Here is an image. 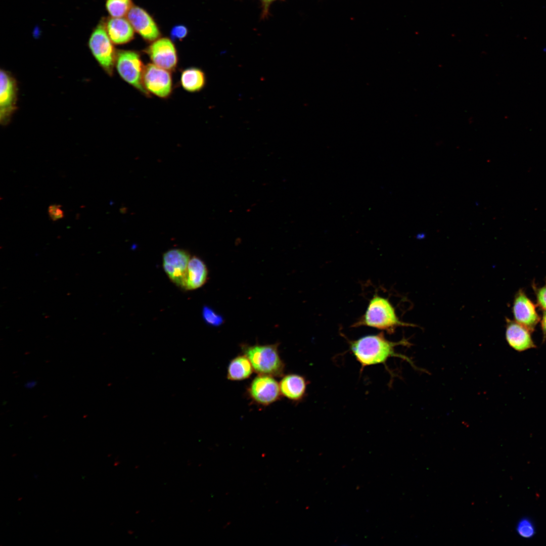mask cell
<instances>
[{"mask_svg":"<svg viewBox=\"0 0 546 546\" xmlns=\"http://www.w3.org/2000/svg\"><path fill=\"white\" fill-rule=\"evenodd\" d=\"M0 80V122L7 125L17 109L18 86L12 74L3 69Z\"/></svg>","mask_w":546,"mask_h":546,"instance_id":"7","label":"cell"},{"mask_svg":"<svg viewBox=\"0 0 546 546\" xmlns=\"http://www.w3.org/2000/svg\"><path fill=\"white\" fill-rule=\"evenodd\" d=\"M206 78L204 71L197 67L185 69L180 74V82L182 87L190 93L202 90L206 84Z\"/></svg>","mask_w":546,"mask_h":546,"instance_id":"17","label":"cell"},{"mask_svg":"<svg viewBox=\"0 0 546 546\" xmlns=\"http://www.w3.org/2000/svg\"><path fill=\"white\" fill-rule=\"evenodd\" d=\"M132 6V0H107L106 2L108 13L114 18L127 16Z\"/></svg>","mask_w":546,"mask_h":546,"instance_id":"19","label":"cell"},{"mask_svg":"<svg viewBox=\"0 0 546 546\" xmlns=\"http://www.w3.org/2000/svg\"><path fill=\"white\" fill-rule=\"evenodd\" d=\"M542 333V342H546V310L543 311L540 323Z\"/></svg>","mask_w":546,"mask_h":546,"instance_id":"25","label":"cell"},{"mask_svg":"<svg viewBox=\"0 0 546 546\" xmlns=\"http://www.w3.org/2000/svg\"><path fill=\"white\" fill-rule=\"evenodd\" d=\"M50 217L53 221H57L64 217V212L61 209V206L58 204L50 205L48 208Z\"/></svg>","mask_w":546,"mask_h":546,"instance_id":"24","label":"cell"},{"mask_svg":"<svg viewBox=\"0 0 546 546\" xmlns=\"http://www.w3.org/2000/svg\"><path fill=\"white\" fill-rule=\"evenodd\" d=\"M308 385L306 378L297 374L284 375L279 382L281 395L294 402H299L304 399Z\"/></svg>","mask_w":546,"mask_h":546,"instance_id":"14","label":"cell"},{"mask_svg":"<svg viewBox=\"0 0 546 546\" xmlns=\"http://www.w3.org/2000/svg\"><path fill=\"white\" fill-rule=\"evenodd\" d=\"M516 530L519 535L524 538H531L535 533L533 522L529 518H521L517 523Z\"/></svg>","mask_w":546,"mask_h":546,"instance_id":"20","label":"cell"},{"mask_svg":"<svg viewBox=\"0 0 546 546\" xmlns=\"http://www.w3.org/2000/svg\"><path fill=\"white\" fill-rule=\"evenodd\" d=\"M126 18L134 30L145 40L152 42L160 37L161 33L157 23L143 8L133 6Z\"/></svg>","mask_w":546,"mask_h":546,"instance_id":"12","label":"cell"},{"mask_svg":"<svg viewBox=\"0 0 546 546\" xmlns=\"http://www.w3.org/2000/svg\"><path fill=\"white\" fill-rule=\"evenodd\" d=\"M36 383V382L34 381H29L25 384V386L28 388H32L35 385Z\"/></svg>","mask_w":546,"mask_h":546,"instance_id":"26","label":"cell"},{"mask_svg":"<svg viewBox=\"0 0 546 546\" xmlns=\"http://www.w3.org/2000/svg\"><path fill=\"white\" fill-rule=\"evenodd\" d=\"M115 67L123 80L143 94L149 96L142 81L145 66L138 52L131 50L119 51L117 52Z\"/></svg>","mask_w":546,"mask_h":546,"instance_id":"5","label":"cell"},{"mask_svg":"<svg viewBox=\"0 0 546 546\" xmlns=\"http://www.w3.org/2000/svg\"><path fill=\"white\" fill-rule=\"evenodd\" d=\"M208 270L205 263L196 256L191 257L188 264L185 289L195 290L206 282Z\"/></svg>","mask_w":546,"mask_h":546,"instance_id":"16","label":"cell"},{"mask_svg":"<svg viewBox=\"0 0 546 546\" xmlns=\"http://www.w3.org/2000/svg\"><path fill=\"white\" fill-rule=\"evenodd\" d=\"M105 26L114 44H125L134 38L135 31L127 19L124 17H111L107 21Z\"/></svg>","mask_w":546,"mask_h":546,"instance_id":"15","label":"cell"},{"mask_svg":"<svg viewBox=\"0 0 546 546\" xmlns=\"http://www.w3.org/2000/svg\"><path fill=\"white\" fill-rule=\"evenodd\" d=\"M254 370L251 362L245 355H239L232 359L227 369V378L231 381H241L248 379Z\"/></svg>","mask_w":546,"mask_h":546,"instance_id":"18","label":"cell"},{"mask_svg":"<svg viewBox=\"0 0 546 546\" xmlns=\"http://www.w3.org/2000/svg\"><path fill=\"white\" fill-rule=\"evenodd\" d=\"M103 23L93 30L88 41V46L93 56L108 75H113L117 52Z\"/></svg>","mask_w":546,"mask_h":546,"instance_id":"4","label":"cell"},{"mask_svg":"<svg viewBox=\"0 0 546 546\" xmlns=\"http://www.w3.org/2000/svg\"><path fill=\"white\" fill-rule=\"evenodd\" d=\"M532 288L534 291L537 305L543 311L546 310V282L545 284L537 287L535 283L532 284Z\"/></svg>","mask_w":546,"mask_h":546,"instance_id":"21","label":"cell"},{"mask_svg":"<svg viewBox=\"0 0 546 546\" xmlns=\"http://www.w3.org/2000/svg\"><path fill=\"white\" fill-rule=\"evenodd\" d=\"M512 312L516 322L531 332L534 331L540 317L537 312L536 305L522 289L515 295Z\"/></svg>","mask_w":546,"mask_h":546,"instance_id":"11","label":"cell"},{"mask_svg":"<svg viewBox=\"0 0 546 546\" xmlns=\"http://www.w3.org/2000/svg\"><path fill=\"white\" fill-rule=\"evenodd\" d=\"M188 33L187 28L183 25L174 26L170 31V36L172 40H181L186 37Z\"/></svg>","mask_w":546,"mask_h":546,"instance_id":"22","label":"cell"},{"mask_svg":"<svg viewBox=\"0 0 546 546\" xmlns=\"http://www.w3.org/2000/svg\"><path fill=\"white\" fill-rule=\"evenodd\" d=\"M278 344L243 345L242 350L258 375L281 377L285 365L279 352Z\"/></svg>","mask_w":546,"mask_h":546,"instance_id":"3","label":"cell"},{"mask_svg":"<svg viewBox=\"0 0 546 546\" xmlns=\"http://www.w3.org/2000/svg\"><path fill=\"white\" fill-rule=\"evenodd\" d=\"M143 84L147 93L162 98H168L173 90V82L169 71L154 64L145 66Z\"/></svg>","mask_w":546,"mask_h":546,"instance_id":"6","label":"cell"},{"mask_svg":"<svg viewBox=\"0 0 546 546\" xmlns=\"http://www.w3.org/2000/svg\"><path fill=\"white\" fill-rule=\"evenodd\" d=\"M264 1H272V0H264Z\"/></svg>","mask_w":546,"mask_h":546,"instance_id":"27","label":"cell"},{"mask_svg":"<svg viewBox=\"0 0 546 546\" xmlns=\"http://www.w3.org/2000/svg\"><path fill=\"white\" fill-rule=\"evenodd\" d=\"M408 344L405 339L398 342L390 341L382 332L349 341V350L360 365L361 371L367 367L385 364L392 357H399L414 366L409 358L395 351L396 346Z\"/></svg>","mask_w":546,"mask_h":546,"instance_id":"1","label":"cell"},{"mask_svg":"<svg viewBox=\"0 0 546 546\" xmlns=\"http://www.w3.org/2000/svg\"><path fill=\"white\" fill-rule=\"evenodd\" d=\"M506 339L511 348L521 352L536 347L530 330L515 321L506 317Z\"/></svg>","mask_w":546,"mask_h":546,"instance_id":"13","label":"cell"},{"mask_svg":"<svg viewBox=\"0 0 546 546\" xmlns=\"http://www.w3.org/2000/svg\"><path fill=\"white\" fill-rule=\"evenodd\" d=\"M247 392L253 401L263 406L274 403L281 395L279 383L274 377L264 375H258L252 380Z\"/></svg>","mask_w":546,"mask_h":546,"instance_id":"9","label":"cell"},{"mask_svg":"<svg viewBox=\"0 0 546 546\" xmlns=\"http://www.w3.org/2000/svg\"><path fill=\"white\" fill-rule=\"evenodd\" d=\"M145 52L152 63L160 68L170 71L177 67V50L172 41L167 37H159L151 42Z\"/></svg>","mask_w":546,"mask_h":546,"instance_id":"10","label":"cell"},{"mask_svg":"<svg viewBox=\"0 0 546 546\" xmlns=\"http://www.w3.org/2000/svg\"><path fill=\"white\" fill-rule=\"evenodd\" d=\"M365 326L392 333L396 327L413 326L400 321L389 300L375 295L369 301L364 314L352 325L353 327Z\"/></svg>","mask_w":546,"mask_h":546,"instance_id":"2","label":"cell"},{"mask_svg":"<svg viewBox=\"0 0 546 546\" xmlns=\"http://www.w3.org/2000/svg\"><path fill=\"white\" fill-rule=\"evenodd\" d=\"M203 316L208 323L213 325H218L222 322V318L211 309L205 308L203 310Z\"/></svg>","mask_w":546,"mask_h":546,"instance_id":"23","label":"cell"},{"mask_svg":"<svg viewBox=\"0 0 546 546\" xmlns=\"http://www.w3.org/2000/svg\"><path fill=\"white\" fill-rule=\"evenodd\" d=\"M190 254L181 249H172L163 255V267L170 280L178 287L185 289Z\"/></svg>","mask_w":546,"mask_h":546,"instance_id":"8","label":"cell"}]
</instances>
